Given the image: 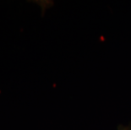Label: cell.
<instances>
[{"instance_id":"cell-1","label":"cell","mask_w":131,"mask_h":130,"mask_svg":"<svg viewBox=\"0 0 131 130\" xmlns=\"http://www.w3.org/2000/svg\"><path fill=\"white\" fill-rule=\"evenodd\" d=\"M118 130H131V125L129 126H123V125H119Z\"/></svg>"}]
</instances>
